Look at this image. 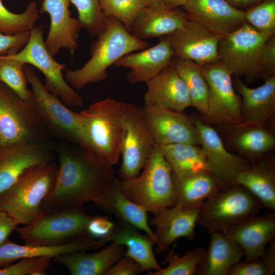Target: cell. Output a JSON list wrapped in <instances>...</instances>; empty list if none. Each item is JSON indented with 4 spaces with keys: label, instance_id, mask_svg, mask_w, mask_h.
<instances>
[{
    "label": "cell",
    "instance_id": "8992f818",
    "mask_svg": "<svg viewBox=\"0 0 275 275\" xmlns=\"http://www.w3.org/2000/svg\"><path fill=\"white\" fill-rule=\"evenodd\" d=\"M91 217L81 205L43 210L31 223L15 230L25 244L58 245L87 233Z\"/></svg>",
    "mask_w": 275,
    "mask_h": 275
},
{
    "label": "cell",
    "instance_id": "e0dca14e",
    "mask_svg": "<svg viewBox=\"0 0 275 275\" xmlns=\"http://www.w3.org/2000/svg\"><path fill=\"white\" fill-rule=\"evenodd\" d=\"M43 144L21 141L0 146V194L11 186L28 169L52 161Z\"/></svg>",
    "mask_w": 275,
    "mask_h": 275
},
{
    "label": "cell",
    "instance_id": "bcb514c9",
    "mask_svg": "<svg viewBox=\"0 0 275 275\" xmlns=\"http://www.w3.org/2000/svg\"><path fill=\"white\" fill-rule=\"evenodd\" d=\"M115 225L108 217L102 215L92 216L87 227V233L96 239L106 236Z\"/></svg>",
    "mask_w": 275,
    "mask_h": 275
},
{
    "label": "cell",
    "instance_id": "484cf974",
    "mask_svg": "<svg viewBox=\"0 0 275 275\" xmlns=\"http://www.w3.org/2000/svg\"><path fill=\"white\" fill-rule=\"evenodd\" d=\"M109 241L126 246L127 249L124 256L136 261L144 271H157L161 268L153 251L155 239L147 234H142L133 226L118 220L106 236L98 239L99 247L104 246Z\"/></svg>",
    "mask_w": 275,
    "mask_h": 275
},
{
    "label": "cell",
    "instance_id": "f1b7e54d",
    "mask_svg": "<svg viewBox=\"0 0 275 275\" xmlns=\"http://www.w3.org/2000/svg\"><path fill=\"white\" fill-rule=\"evenodd\" d=\"M125 246L113 242L99 252L81 251L57 256L53 260L72 275H105L109 268L124 256Z\"/></svg>",
    "mask_w": 275,
    "mask_h": 275
},
{
    "label": "cell",
    "instance_id": "d6986e66",
    "mask_svg": "<svg viewBox=\"0 0 275 275\" xmlns=\"http://www.w3.org/2000/svg\"><path fill=\"white\" fill-rule=\"evenodd\" d=\"M70 0H42L39 14L47 13L50 19L45 46L52 56L62 48L73 54L78 47L77 39L81 28L78 19L71 16Z\"/></svg>",
    "mask_w": 275,
    "mask_h": 275
},
{
    "label": "cell",
    "instance_id": "836d02e7",
    "mask_svg": "<svg viewBox=\"0 0 275 275\" xmlns=\"http://www.w3.org/2000/svg\"><path fill=\"white\" fill-rule=\"evenodd\" d=\"M198 146L188 143L159 145L174 176L182 177L208 171L205 154Z\"/></svg>",
    "mask_w": 275,
    "mask_h": 275
},
{
    "label": "cell",
    "instance_id": "9c48e42d",
    "mask_svg": "<svg viewBox=\"0 0 275 275\" xmlns=\"http://www.w3.org/2000/svg\"><path fill=\"white\" fill-rule=\"evenodd\" d=\"M43 29L42 25L35 26L30 31V38L25 46L18 53L7 56L38 69L45 76L46 90L60 98L66 105L82 107L84 98L63 76L62 71L65 70L66 66L54 60L47 50Z\"/></svg>",
    "mask_w": 275,
    "mask_h": 275
},
{
    "label": "cell",
    "instance_id": "4fadbf2b",
    "mask_svg": "<svg viewBox=\"0 0 275 275\" xmlns=\"http://www.w3.org/2000/svg\"><path fill=\"white\" fill-rule=\"evenodd\" d=\"M275 34L258 31L246 22L224 36L219 44V60L232 73L244 76L248 82L256 80L257 63L266 42Z\"/></svg>",
    "mask_w": 275,
    "mask_h": 275
},
{
    "label": "cell",
    "instance_id": "d6a6232c",
    "mask_svg": "<svg viewBox=\"0 0 275 275\" xmlns=\"http://www.w3.org/2000/svg\"><path fill=\"white\" fill-rule=\"evenodd\" d=\"M234 129L231 143L242 157L252 162L271 152L275 136L266 125L230 126Z\"/></svg>",
    "mask_w": 275,
    "mask_h": 275
},
{
    "label": "cell",
    "instance_id": "4316f807",
    "mask_svg": "<svg viewBox=\"0 0 275 275\" xmlns=\"http://www.w3.org/2000/svg\"><path fill=\"white\" fill-rule=\"evenodd\" d=\"M98 249L97 239L88 233L66 243L52 246L19 244L8 239L0 244V269L23 258L49 257Z\"/></svg>",
    "mask_w": 275,
    "mask_h": 275
},
{
    "label": "cell",
    "instance_id": "5bb4252c",
    "mask_svg": "<svg viewBox=\"0 0 275 275\" xmlns=\"http://www.w3.org/2000/svg\"><path fill=\"white\" fill-rule=\"evenodd\" d=\"M196 127L199 145L207 160L208 171L223 189L236 185L237 176L251 164L239 155L229 152L218 132L200 119L191 118Z\"/></svg>",
    "mask_w": 275,
    "mask_h": 275
},
{
    "label": "cell",
    "instance_id": "3957f363",
    "mask_svg": "<svg viewBox=\"0 0 275 275\" xmlns=\"http://www.w3.org/2000/svg\"><path fill=\"white\" fill-rule=\"evenodd\" d=\"M58 166L53 161L26 170L8 189L0 194V210L16 225H26L40 213L41 206L54 184Z\"/></svg>",
    "mask_w": 275,
    "mask_h": 275
},
{
    "label": "cell",
    "instance_id": "603a6c76",
    "mask_svg": "<svg viewBox=\"0 0 275 275\" xmlns=\"http://www.w3.org/2000/svg\"><path fill=\"white\" fill-rule=\"evenodd\" d=\"M242 249L245 260L262 256L275 234V213L250 217L224 232Z\"/></svg>",
    "mask_w": 275,
    "mask_h": 275
},
{
    "label": "cell",
    "instance_id": "816d5d0a",
    "mask_svg": "<svg viewBox=\"0 0 275 275\" xmlns=\"http://www.w3.org/2000/svg\"><path fill=\"white\" fill-rule=\"evenodd\" d=\"M147 6H151L161 2V0H145Z\"/></svg>",
    "mask_w": 275,
    "mask_h": 275
},
{
    "label": "cell",
    "instance_id": "f6af8a7d",
    "mask_svg": "<svg viewBox=\"0 0 275 275\" xmlns=\"http://www.w3.org/2000/svg\"><path fill=\"white\" fill-rule=\"evenodd\" d=\"M30 31L13 35L0 32V55L11 56L18 53L27 44Z\"/></svg>",
    "mask_w": 275,
    "mask_h": 275
},
{
    "label": "cell",
    "instance_id": "5b68a950",
    "mask_svg": "<svg viewBox=\"0 0 275 275\" xmlns=\"http://www.w3.org/2000/svg\"><path fill=\"white\" fill-rule=\"evenodd\" d=\"M136 177L121 180L124 194L153 214L175 205L173 172L159 145L156 144L149 158Z\"/></svg>",
    "mask_w": 275,
    "mask_h": 275
},
{
    "label": "cell",
    "instance_id": "7a4b0ae2",
    "mask_svg": "<svg viewBox=\"0 0 275 275\" xmlns=\"http://www.w3.org/2000/svg\"><path fill=\"white\" fill-rule=\"evenodd\" d=\"M91 44L90 60L80 68L65 70L64 77L74 89L104 81L107 70L125 55L148 48L146 40L139 39L129 32L116 18L107 17L103 27Z\"/></svg>",
    "mask_w": 275,
    "mask_h": 275
},
{
    "label": "cell",
    "instance_id": "83f0119b",
    "mask_svg": "<svg viewBox=\"0 0 275 275\" xmlns=\"http://www.w3.org/2000/svg\"><path fill=\"white\" fill-rule=\"evenodd\" d=\"M93 203L105 212L113 214L118 220L144 231L156 241L154 232L149 225L147 211L124 194L121 180L116 178L115 181Z\"/></svg>",
    "mask_w": 275,
    "mask_h": 275
},
{
    "label": "cell",
    "instance_id": "44dd1931",
    "mask_svg": "<svg viewBox=\"0 0 275 275\" xmlns=\"http://www.w3.org/2000/svg\"><path fill=\"white\" fill-rule=\"evenodd\" d=\"M200 209H186L177 205L154 213L150 224L155 227L157 252H163L177 239L193 240Z\"/></svg>",
    "mask_w": 275,
    "mask_h": 275
},
{
    "label": "cell",
    "instance_id": "ffe728a7",
    "mask_svg": "<svg viewBox=\"0 0 275 275\" xmlns=\"http://www.w3.org/2000/svg\"><path fill=\"white\" fill-rule=\"evenodd\" d=\"M144 105H154L183 112L192 106L187 86L173 62L147 81Z\"/></svg>",
    "mask_w": 275,
    "mask_h": 275
},
{
    "label": "cell",
    "instance_id": "681fc988",
    "mask_svg": "<svg viewBox=\"0 0 275 275\" xmlns=\"http://www.w3.org/2000/svg\"><path fill=\"white\" fill-rule=\"evenodd\" d=\"M233 7L245 11L262 0H225Z\"/></svg>",
    "mask_w": 275,
    "mask_h": 275
},
{
    "label": "cell",
    "instance_id": "6da1fadb",
    "mask_svg": "<svg viewBox=\"0 0 275 275\" xmlns=\"http://www.w3.org/2000/svg\"><path fill=\"white\" fill-rule=\"evenodd\" d=\"M58 156L56 180L41 211L94 202L116 179L113 166L92 152L62 147Z\"/></svg>",
    "mask_w": 275,
    "mask_h": 275
},
{
    "label": "cell",
    "instance_id": "7bdbcfd3",
    "mask_svg": "<svg viewBox=\"0 0 275 275\" xmlns=\"http://www.w3.org/2000/svg\"><path fill=\"white\" fill-rule=\"evenodd\" d=\"M51 257H41L20 259L15 263L0 269V275H44Z\"/></svg>",
    "mask_w": 275,
    "mask_h": 275
},
{
    "label": "cell",
    "instance_id": "4dcf8cb0",
    "mask_svg": "<svg viewBox=\"0 0 275 275\" xmlns=\"http://www.w3.org/2000/svg\"><path fill=\"white\" fill-rule=\"evenodd\" d=\"M173 180L175 205L183 209H200L206 200L223 189L208 171L182 177L173 176Z\"/></svg>",
    "mask_w": 275,
    "mask_h": 275
},
{
    "label": "cell",
    "instance_id": "7402d4cb",
    "mask_svg": "<svg viewBox=\"0 0 275 275\" xmlns=\"http://www.w3.org/2000/svg\"><path fill=\"white\" fill-rule=\"evenodd\" d=\"M159 38L154 46L129 53L115 64L117 67L130 69L126 76L129 82H146L172 64L173 51L164 37Z\"/></svg>",
    "mask_w": 275,
    "mask_h": 275
},
{
    "label": "cell",
    "instance_id": "ac0fdd59",
    "mask_svg": "<svg viewBox=\"0 0 275 275\" xmlns=\"http://www.w3.org/2000/svg\"><path fill=\"white\" fill-rule=\"evenodd\" d=\"M183 9L188 20L223 36L245 22L244 11L233 7L225 0H188Z\"/></svg>",
    "mask_w": 275,
    "mask_h": 275
},
{
    "label": "cell",
    "instance_id": "f907efd6",
    "mask_svg": "<svg viewBox=\"0 0 275 275\" xmlns=\"http://www.w3.org/2000/svg\"><path fill=\"white\" fill-rule=\"evenodd\" d=\"M188 0H161V2L167 6L176 8L184 6Z\"/></svg>",
    "mask_w": 275,
    "mask_h": 275
},
{
    "label": "cell",
    "instance_id": "c3c4849f",
    "mask_svg": "<svg viewBox=\"0 0 275 275\" xmlns=\"http://www.w3.org/2000/svg\"><path fill=\"white\" fill-rule=\"evenodd\" d=\"M16 226L11 217L0 210V244L8 240Z\"/></svg>",
    "mask_w": 275,
    "mask_h": 275
},
{
    "label": "cell",
    "instance_id": "d4e9b609",
    "mask_svg": "<svg viewBox=\"0 0 275 275\" xmlns=\"http://www.w3.org/2000/svg\"><path fill=\"white\" fill-rule=\"evenodd\" d=\"M188 20L184 11L170 8L161 2L143 10L130 33L143 40L160 38L180 29Z\"/></svg>",
    "mask_w": 275,
    "mask_h": 275
},
{
    "label": "cell",
    "instance_id": "7c38bea8",
    "mask_svg": "<svg viewBox=\"0 0 275 275\" xmlns=\"http://www.w3.org/2000/svg\"><path fill=\"white\" fill-rule=\"evenodd\" d=\"M44 125L35 106L23 101L0 82V146L21 142H36Z\"/></svg>",
    "mask_w": 275,
    "mask_h": 275
},
{
    "label": "cell",
    "instance_id": "e575fe53",
    "mask_svg": "<svg viewBox=\"0 0 275 275\" xmlns=\"http://www.w3.org/2000/svg\"><path fill=\"white\" fill-rule=\"evenodd\" d=\"M172 62L187 86L192 106L205 116L209 88L200 66L191 60L176 57H174Z\"/></svg>",
    "mask_w": 275,
    "mask_h": 275
},
{
    "label": "cell",
    "instance_id": "8d00e7d4",
    "mask_svg": "<svg viewBox=\"0 0 275 275\" xmlns=\"http://www.w3.org/2000/svg\"><path fill=\"white\" fill-rule=\"evenodd\" d=\"M39 17L35 1L30 2L23 12L17 14L8 10L0 0V32L5 34L13 35L29 32L35 26Z\"/></svg>",
    "mask_w": 275,
    "mask_h": 275
},
{
    "label": "cell",
    "instance_id": "f35d334b",
    "mask_svg": "<svg viewBox=\"0 0 275 275\" xmlns=\"http://www.w3.org/2000/svg\"><path fill=\"white\" fill-rule=\"evenodd\" d=\"M100 5L106 16L116 18L130 32L136 18L147 6L145 0H100Z\"/></svg>",
    "mask_w": 275,
    "mask_h": 275
},
{
    "label": "cell",
    "instance_id": "ee69618b",
    "mask_svg": "<svg viewBox=\"0 0 275 275\" xmlns=\"http://www.w3.org/2000/svg\"><path fill=\"white\" fill-rule=\"evenodd\" d=\"M275 74V34L266 42L259 55L256 66V80Z\"/></svg>",
    "mask_w": 275,
    "mask_h": 275
},
{
    "label": "cell",
    "instance_id": "d590c367",
    "mask_svg": "<svg viewBox=\"0 0 275 275\" xmlns=\"http://www.w3.org/2000/svg\"><path fill=\"white\" fill-rule=\"evenodd\" d=\"M24 65L19 61L0 55V82L10 88L23 101L35 106L32 90L27 87Z\"/></svg>",
    "mask_w": 275,
    "mask_h": 275
},
{
    "label": "cell",
    "instance_id": "7dc6e473",
    "mask_svg": "<svg viewBox=\"0 0 275 275\" xmlns=\"http://www.w3.org/2000/svg\"><path fill=\"white\" fill-rule=\"evenodd\" d=\"M143 271L144 270L136 261L124 256L109 268L105 275H137Z\"/></svg>",
    "mask_w": 275,
    "mask_h": 275
},
{
    "label": "cell",
    "instance_id": "8fae6325",
    "mask_svg": "<svg viewBox=\"0 0 275 275\" xmlns=\"http://www.w3.org/2000/svg\"><path fill=\"white\" fill-rule=\"evenodd\" d=\"M124 132L122 147V163L118 173L123 180L140 174L156 144L142 116L141 108L121 101Z\"/></svg>",
    "mask_w": 275,
    "mask_h": 275
},
{
    "label": "cell",
    "instance_id": "74e56055",
    "mask_svg": "<svg viewBox=\"0 0 275 275\" xmlns=\"http://www.w3.org/2000/svg\"><path fill=\"white\" fill-rule=\"evenodd\" d=\"M206 249L197 247L187 251L182 256L175 253L174 249L166 256L168 265L164 268L155 271H148L149 275H193L195 274Z\"/></svg>",
    "mask_w": 275,
    "mask_h": 275
},
{
    "label": "cell",
    "instance_id": "60d3db41",
    "mask_svg": "<svg viewBox=\"0 0 275 275\" xmlns=\"http://www.w3.org/2000/svg\"><path fill=\"white\" fill-rule=\"evenodd\" d=\"M275 272V241L272 239L261 257L240 261L230 270L228 275H272Z\"/></svg>",
    "mask_w": 275,
    "mask_h": 275
},
{
    "label": "cell",
    "instance_id": "277c9868",
    "mask_svg": "<svg viewBox=\"0 0 275 275\" xmlns=\"http://www.w3.org/2000/svg\"><path fill=\"white\" fill-rule=\"evenodd\" d=\"M78 114L92 151L109 164H116L121 156L124 132L121 101L105 98Z\"/></svg>",
    "mask_w": 275,
    "mask_h": 275
},
{
    "label": "cell",
    "instance_id": "30bf717a",
    "mask_svg": "<svg viewBox=\"0 0 275 275\" xmlns=\"http://www.w3.org/2000/svg\"><path fill=\"white\" fill-rule=\"evenodd\" d=\"M209 88L207 112L211 123L236 126L242 123L241 101L233 86V73L222 61L200 66Z\"/></svg>",
    "mask_w": 275,
    "mask_h": 275
},
{
    "label": "cell",
    "instance_id": "f546056e",
    "mask_svg": "<svg viewBox=\"0 0 275 275\" xmlns=\"http://www.w3.org/2000/svg\"><path fill=\"white\" fill-rule=\"evenodd\" d=\"M209 247L195 274L228 275L230 270L244 257L240 246L224 232L211 233Z\"/></svg>",
    "mask_w": 275,
    "mask_h": 275
},
{
    "label": "cell",
    "instance_id": "1f68e13d",
    "mask_svg": "<svg viewBox=\"0 0 275 275\" xmlns=\"http://www.w3.org/2000/svg\"><path fill=\"white\" fill-rule=\"evenodd\" d=\"M240 185L252 194L263 208L275 210V170L272 159L264 157L252 162L251 167L236 177Z\"/></svg>",
    "mask_w": 275,
    "mask_h": 275
},
{
    "label": "cell",
    "instance_id": "cb8c5ba5",
    "mask_svg": "<svg viewBox=\"0 0 275 275\" xmlns=\"http://www.w3.org/2000/svg\"><path fill=\"white\" fill-rule=\"evenodd\" d=\"M235 86L241 101V126L266 125L275 112V74L263 85L250 88L239 78Z\"/></svg>",
    "mask_w": 275,
    "mask_h": 275
},
{
    "label": "cell",
    "instance_id": "ba28073f",
    "mask_svg": "<svg viewBox=\"0 0 275 275\" xmlns=\"http://www.w3.org/2000/svg\"><path fill=\"white\" fill-rule=\"evenodd\" d=\"M263 208L243 186L236 184L222 189L206 200L199 209L197 224L210 234L224 232Z\"/></svg>",
    "mask_w": 275,
    "mask_h": 275
},
{
    "label": "cell",
    "instance_id": "ab89813d",
    "mask_svg": "<svg viewBox=\"0 0 275 275\" xmlns=\"http://www.w3.org/2000/svg\"><path fill=\"white\" fill-rule=\"evenodd\" d=\"M78 13V20L81 28L91 36H97L106 16L102 11L100 0H70Z\"/></svg>",
    "mask_w": 275,
    "mask_h": 275
},
{
    "label": "cell",
    "instance_id": "2e32d148",
    "mask_svg": "<svg viewBox=\"0 0 275 275\" xmlns=\"http://www.w3.org/2000/svg\"><path fill=\"white\" fill-rule=\"evenodd\" d=\"M141 111L156 144L188 143L199 145L193 121L183 112L154 105H144Z\"/></svg>",
    "mask_w": 275,
    "mask_h": 275
},
{
    "label": "cell",
    "instance_id": "9a60e30c",
    "mask_svg": "<svg viewBox=\"0 0 275 275\" xmlns=\"http://www.w3.org/2000/svg\"><path fill=\"white\" fill-rule=\"evenodd\" d=\"M224 37L190 20L180 29L163 36L174 57L191 60L200 66L219 61V44Z\"/></svg>",
    "mask_w": 275,
    "mask_h": 275
},
{
    "label": "cell",
    "instance_id": "b9f144b4",
    "mask_svg": "<svg viewBox=\"0 0 275 275\" xmlns=\"http://www.w3.org/2000/svg\"><path fill=\"white\" fill-rule=\"evenodd\" d=\"M244 18L258 31L275 34V0H262L244 11Z\"/></svg>",
    "mask_w": 275,
    "mask_h": 275
},
{
    "label": "cell",
    "instance_id": "52a82bcc",
    "mask_svg": "<svg viewBox=\"0 0 275 275\" xmlns=\"http://www.w3.org/2000/svg\"><path fill=\"white\" fill-rule=\"evenodd\" d=\"M24 72L44 125L75 146L93 152L86 139L78 113L69 109L60 98L48 92L33 67L25 64Z\"/></svg>",
    "mask_w": 275,
    "mask_h": 275
}]
</instances>
